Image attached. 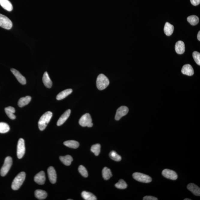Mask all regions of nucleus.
<instances>
[{"instance_id":"39","label":"nucleus","mask_w":200,"mask_h":200,"mask_svg":"<svg viewBox=\"0 0 200 200\" xmlns=\"http://www.w3.org/2000/svg\"><path fill=\"white\" fill-rule=\"evenodd\" d=\"M191 199H188V198H186V199H184V200H191Z\"/></svg>"},{"instance_id":"20","label":"nucleus","mask_w":200,"mask_h":200,"mask_svg":"<svg viewBox=\"0 0 200 200\" xmlns=\"http://www.w3.org/2000/svg\"><path fill=\"white\" fill-rule=\"evenodd\" d=\"M174 27L173 25L167 22L165 23L164 28V31L166 35L168 36H171L174 32Z\"/></svg>"},{"instance_id":"30","label":"nucleus","mask_w":200,"mask_h":200,"mask_svg":"<svg viewBox=\"0 0 200 200\" xmlns=\"http://www.w3.org/2000/svg\"><path fill=\"white\" fill-rule=\"evenodd\" d=\"M10 130V127L7 124L4 122L0 123V133H7Z\"/></svg>"},{"instance_id":"36","label":"nucleus","mask_w":200,"mask_h":200,"mask_svg":"<svg viewBox=\"0 0 200 200\" xmlns=\"http://www.w3.org/2000/svg\"><path fill=\"white\" fill-rule=\"evenodd\" d=\"M144 200H157L158 199L153 196H145L143 198Z\"/></svg>"},{"instance_id":"5","label":"nucleus","mask_w":200,"mask_h":200,"mask_svg":"<svg viewBox=\"0 0 200 200\" xmlns=\"http://www.w3.org/2000/svg\"><path fill=\"white\" fill-rule=\"evenodd\" d=\"M79 124L83 127H92L93 125L92 118L89 113H86L82 116L79 120Z\"/></svg>"},{"instance_id":"2","label":"nucleus","mask_w":200,"mask_h":200,"mask_svg":"<svg viewBox=\"0 0 200 200\" xmlns=\"http://www.w3.org/2000/svg\"><path fill=\"white\" fill-rule=\"evenodd\" d=\"M26 177L25 172H22L18 174L15 178L12 184V188L13 190H17L20 188Z\"/></svg>"},{"instance_id":"29","label":"nucleus","mask_w":200,"mask_h":200,"mask_svg":"<svg viewBox=\"0 0 200 200\" xmlns=\"http://www.w3.org/2000/svg\"><path fill=\"white\" fill-rule=\"evenodd\" d=\"M187 20L192 25L195 26L199 23V18L196 15H191L188 17Z\"/></svg>"},{"instance_id":"38","label":"nucleus","mask_w":200,"mask_h":200,"mask_svg":"<svg viewBox=\"0 0 200 200\" xmlns=\"http://www.w3.org/2000/svg\"><path fill=\"white\" fill-rule=\"evenodd\" d=\"M198 40H199V41H200V31H199V32L198 33Z\"/></svg>"},{"instance_id":"37","label":"nucleus","mask_w":200,"mask_h":200,"mask_svg":"<svg viewBox=\"0 0 200 200\" xmlns=\"http://www.w3.org/2000/svg\"><path fill=\"white\" fill-rule=\"evenodd\" d=\"M190 2L193 6L199 5L200 3V0H190Z\"/></svg>"},{"instance_id":"21","label":"nucleus","mask_w":200,"mask_h":200,"mask_svg":"<svg viewBox=\"0 0 200 200\" xmlns=\"http://www.w3.org/2000/svg\"><path fill=\"white\" fill-rule=\"evenodd\" d=\"M31 100V97L30 96H26L25 97H22L19 100L18 102V105L19 107L22 108L29 103Z\"/></svg>"},{"instance_id":"3","label":"nucleus","mask_w":200,"mask_h":200,"mask_svg":"<svg viewBox=\"0 0 200 200\" xmlns=\"http://www.w3.org/2000/svg\"><path fill=\"white\" fill-rule=\"evenodd\" d=\"M109 84V81L107 77L103 74H101L97 77V86L100 90L106 89Z\"/></svg>"},{"instance_id":"19","label":"nucleus","mask_w":200,"mask_h":200,"mask_svg":"<svg viewBox=\"0 0 200 200\" xmlns=\"http://www.w3.org/2000/svg\"><path fill=\"white\" fill-rule=\"evenodd\" d=\"M0 5L8 11L10 12L13 10L12 4L8 0H0Z\"/></svg>"},{"instance_id":"13","label":"nucleus","mask_w":200,"mask_h":200,"mask_svg":"<svg viewBox=\"0 0 200 200\" xmlns=\"http://www.w3.org/2000/svg\"><path fill=\"white\" fill-rule=\"evenodd\" d=\"M11 71L12 72L13 75L15 76L19 82L22 85H25L26 84V79L23 75L18 71V70L12 68L11 69Z\"/></svg>"},{"instance_id":"11","label":"nucleus","mask_w":200,"mask_h":200,"mask_svg":"<svg viewBox=\"0 0 200 200\" xmlns=\"http://www.w3.org/2000/svg\"><path fill=\"white\" fill-rule=\"evenodd\" d=\"M49 179L52 184H54L56 182L57 175L55 170L52 166H50L48 169Z\"/></svg>"},{"instance_id":"18","label":"nucleus","mask_w":200,"mask_h":200,"mask_svg":"<svg viewBox=\"0 0 200 200\" xmlns=\"http://www.w3.org/2000/svg\"><path fill=\"white\" fill-rule=\"evenodd\" d=\"M42 81L45 86L47 88H50L52 85V82L49 78L47 72L44 73L42 78Z\"/></svg>"},{"instance_id":"28","label":"nucleus","mask_w":200,"mask_h":200,"mask_svg":"<svg viewBox=\"0 0 200 200\" xmlns=\"http://www.w3.org/2000/svg\"><path fill=\"white\" fill-rule=\"evenodd\" d=\"M102 176L105 180H108L112 176L111 170L108 168L105 167L102 170Z\"/></svg>"},{"instance_id":"15","label":"nucleus","mask_w":200,"mask_h":200,"mask_svg":"<svg viewBox=\"0 0 200 200\" xmlns=\"http://www.w3.org/2000/svg\"><path fill=\"white\" fill-rule=\"evenodd\" d=\"M71 111L70 109L67 110L62 114V115L61 116L58 120L57 123V125L58 126L62 125L67 120L70 114Z\"/></svg>"},{"instance_id":"16","label":"nucleus","mask_w":200,"mask_h":200,"mask_svg":"<svg viewBox=\"0 0 200 200\" xmlns=\"http://www.w3.org/2000/svg\"><path fill=\"white\" fill-rule=\"evenodd\" d=\"M175 50L178 54H183L185 51V45L182 41H178L176 42L175 45Z\"/></svg>"},{"instance_id":"27","label":"nucleus","mask_w":200,"mask_h":200,"mask_svg":"<svg viewBox=\"0 0 200 200\" xmlns=\"http://www.w3.org/2000/svg\"><path fill=\"white\" fill-rule=\"evenodd\" d=\"M81 195L83 199L85 200H97L95 195L89 192L83 191Z\"/></svg>"},{"instance_id":"7","label":"nucleus","mask_w":200,"mask_h":200,"mask_svg":"<svg viewBox=\"0 0 200 200\" xmlns=\"http://www.w3.org/2000/svg\"><path fill=\"white\" fill-rule=\"evenodd\" d=\"M12 23L7 17L0 14V27L4 29L9 30L11 29Z\"/></svg>"},{"instance_id":"26","label":"nucleus","mask_w":200,"mask_h":200,"mask_svg":"<svg viewBox=\"0 0 200 200\" xmlns=\"http://www.w3.org/2000/svg\"><path fill=\"white\" fill-rule=\"evenodd\" d=\"M64 144L67 147L73 149L78 148L79 146V143L78 142L73 141V140L64 142Z\"/></svg>"},{"instance_id":"35","label":"nucleus","mask_w":200,"mask_h":200,"mask_svg":"<svg viewBox=\"0 0 200 200\" xmlns=\"http://www.w3.org/2000/svg\"><path fill=\"white\" fill-rule=\"evenodd\" d=\"M193 57L195 62L197 64L200 65V53L198 52L195 51L193 53Z\"/></svg>"},{"instance_id":"32","label":"nucleus","mask_w":200,"mask_h":200,"mask_svg":"<svg viewBox=\"0 0 200 200\" xmlns=\"http://www.w3.org/2000/svg\"><path fill=\"white\" fill-rule=\"evenodd\" d=\"M100 145L97 144L93 145L91 147V151L94 153L95 156H98L100 154Z\"/></svg>"},{"instance_id":"23","label":"nucleus","mask_w":200,"mask_h":200,"mask_svg":"<svg viewBox=\"0 0 200 200\" xmlns=\"http://www.w3.org/2000/svg\"><path fill=\"white\" fill-rule=\"evenodd\" d=\"M34 195L39 200L45 199L48 196L46 192L40 190H36L34 192Z\"/></svg>"},{"instance_id":"33","label":"nucleus","mask_w":200,"mask_h":200,"mask_svg":"<svg viewBox=\"0 0 200 200\" xmlns=\"http://www.w3.org/2000/svg\"><path fill=\"white\" fill-rule=\"evenodd\" d=\"M115 186L118 189L124 190L127 188V184L124 180L120 179L118 182L116 184Z\"/></svg>"},{"instance_id":"24","label":"nucleus","mask_w":200,"mask_h":200,"mask_svg":"<svg viewBox=\"0 0 200 200\" xmlns=\"http://www.w3.org/2000/svg\"><path fill=\"white\" fill-rule=\"evenodd\" d=\"M4 111L7 116L10 119L13 120L16 119V116L14 113L15 112V109L12 106H9L4 109Z\"/></svg>"},{"instance_id":"17","label":"nucleus","mask_w":200,"mask_h":200,"mask_svg":"<svg viewBox=\"0 0 200 200\" xmlns=\"http://www.w3.org/2000/svg\"><path fill=\"white\" fill-rule=\"evenodd\" d=\"M187 188L194 195L200 196V189L198 186L194 184H190L187 186Z\"/></svg>"},{"instance_id":"6","label":"nucleus","mask_w":200,"mask_h":200,"mask_svg":"<svg viewBox=\"0 0 200 200\" xmlns=\"http://www.w3.org/2000/svg\"><path fill=\"white\" fill-rule=\"evenodd\" d=\"M133 178L138 181L148 183L152 181V178L148 175L142 173L135 172L133 174Z\"/></svg>"},{"instance_id":"22","label":"nucleus","mask_w":200,"mask_h":200,"mask_svg":"<svg viewBox=\"0 0 200 200\" xmlns=\"http://www.w3.org/2000/svg\"><path fill=\"white\" fill-rule=\"evenodd\" d=\"M72 90L71 89H66L61 92L57 95L56 99L58 100H61L65 98L67 96L72 93Z\"/></svg>"},{"instance_id":"34","label":"nucleus","mask_w":200,"mask_h":200,"mask_svg":"<svg viewBox=\"0 0 200 200\" xmlns=\"http://www.w3.org/2000/svg\"><path fill=\"white\" fill-rule=\"evenodd\" d=\"M78 171L83 177L87 178L88 176V174L87 170L85 168L83 165H80L78 168Z\"/></svg>"},{"instance_id":"8","label":"nucleus","mask_w":200,"mask_h":200,"mask_svg":"<svg viewBox=\"0 0 200 200\" xmlns=\"http://www.w3.org/2000/svg\"><path fill=\"white\" fill-rule=\"evenodd\" d=\"M25 152L24 140L20 138L19 140L17 145V155L19 159H21L24 156Z\"/></svg>"},{"instance_id":"10","label":"nucleus","mask_w":200,"mask_h":200,"mask_svg":"<svg viewBox=\"0 0 200 200\" xmlns=\"http://www.w3.org/2000/svg\"><path fill=\"white\" fill-rule=\"evenodd\" d=\"M162 175L166 178L172 180H175L178 178V175L175 172L169 169L163 170Z\"/></svg>"},{"instance_id":"25","label":"nucleus","mask_w":200,"mask_h":200,"mask_svg":"<svg viewBox=\"0 0 200 200\" xmlns=\"http://www.w3.org/2000/svg\"><path fill=\"white\" fill-rule=\"evenodd\" d=\"M60 160L63 164L66 166H69L71 164L73 159L71 156L67 155L65 156H61L59 157Z\"/></svg>"},{"instance_id":"31","label":"nucleus","mask_w":200,"mask_h":200,"mask_svg":"<svg viewBox=\"0 0 200 200\" xmlns=\"http://www.w3.org/2000/svg\"><path fill=\"white\" fill-rule=\"evenodd\" d=\"M109 157L112 160L115 161L119 162L121 160V157L115 151H112L109 154Z\"/></svg>"},{"instance_id":"12","label":"nucleus","mask_w":200,"mask_h":200,"mask_svg":"<svg viewBox=\"0 0 200 200\" xmlns=\"http://www.w3.org/2000/svg\"><path fill=\"white\" fill-rule=\"evenodd\" d=\"M34 181L39 185H43L45 182V173L43 171L40 172L34 176Z\"/></svg>"},{"instance_id":"1","label":"nucleus","mask_w":200,"mask_h":200,"mask_svg":"<svg viewBox=\"0 0 200 200\" xmlns=\"http://www.w3.org/2000/svg\"><path fill=\"white\" fill-rule=\"evenodd\" d=\"M52 116V113L50 111L47 112L42 115L38 123L39 130L41 131L45 130Z\"/></svg>"},{"instance_id":"14","label":"nucleus","mask_w":200,"mask_h":200,"mask_svg":"<svg viewBox=\"0 0 200 200\" xmlns=\"http://www.w3.org/2000/svg\"><path fill=\"white\" fill-rule=\"evenodd\" d=\"M182 73L184 75L191 76L194 74V70L193 67L190 64H186L183 67L181 70Z\"/></svg>"},{"instance_id":"9","label":"nucleus","mask_w":200,"mask_h":200,"mask_svg":"<svg viewBox=\"0 0 200 200\" xmlns=\"http://www.w3.org/2000/svg\"><path fill=\"white\" fill-rule=\"evenodd\" d=\"M128 112V108L127 106H122L120 107L116 111L115 119L116 121L119 120L123 116L126 115Z\"/></svg>"},{"instance_id":"4","label":"nucleus","mask_w":200,"mask_h":200,"mask_svg":"<svg viewBox=\"0 0 200 200\" xmlns=\"http://www.w3.org/2000/svg\"><path fill=\"white\" fill-rule=\"evenodd\" d=\"M12 164V160L11 157H6L4 160V165H3L0 171L1 176H5L7 174L11 167Z\"/></svg>"},{"instance_id":"40","label":"nucleus","mask_w":200,"mask_h":200,"mask_svg":"<svg viewBox=\"0 0 200 200\" xmlns=\"http://www.w3.org/2000/svg\"><path fill=\"white\" fill-rule=\"evenodd\" d=\"M72 200V199H68V200Z\"/></svg>"}]
</instances>
